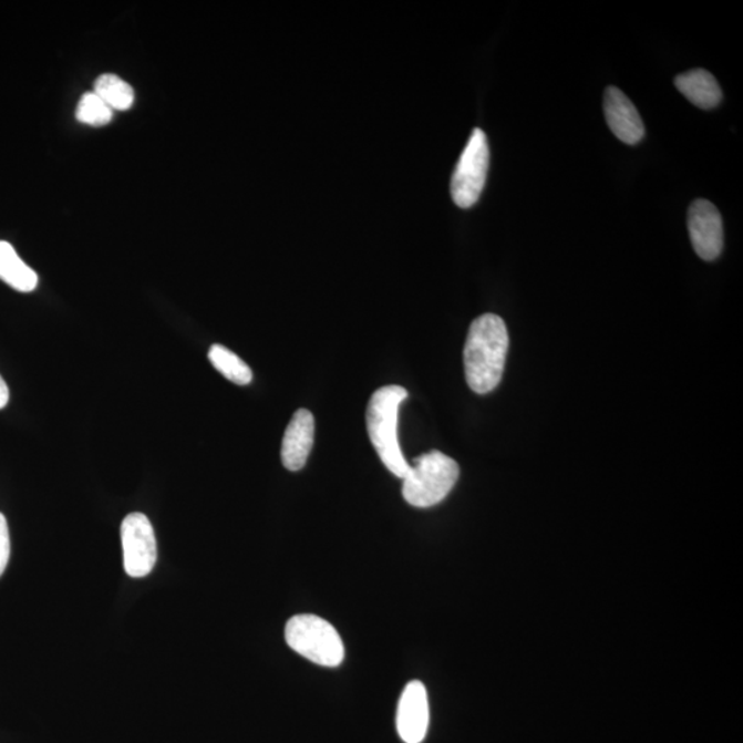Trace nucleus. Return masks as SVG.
<instances>
[{
	"mask_svg": "<svg viewBox=\"0 0 743 743\" xmlns=\"http://www.w3.org/2000/svg\"><path fill=\"white\" fill-rule=\"evenodd\" d=\"M461 475L458 464L445 453L431 451L413 461L402 485L405 502L417 508L436 506L450 495Z\"/></svg>",
	"mask_w": 743,
	"mask_h": 743,
	"instance_id": "obj_3",
	"label": "nucleus"
},
{
	"mask_svg": "<svg viewBox=\"0 0 743 743\" xmlns=\"http://www.w3.org/2000/svg\"><path fill=\"white\" fill-rule=\"evenodd\" d=\"M605 116L612 134L628 145H637L644 137V124L637 107L620 89L609 87L605 93Z\"/></svg>",
	"mask_w": 743,
	"mask_h": 743,
	"instance_id": "obj_9",
	"label": "nucleus"
},
{
	"mask_svg": "<svg viewBox=\"0 0 743 743\" xmlns=\"http://www.w3.org/2000/svg\"><path fill=\"white\" fill-rule=\"evenodd\" d=\"M314 416L308 410L295 412L283 434L281 462L289 471H299L308 462L314 444Z\"/></svg>",
	"mask_w": 743,
	"mask_h": 743,
	"instance_id": "obj_10",
	"label": "nucleus"
},
{
	"mask_svg": "<svg viewBox=\"0 0 743 743\" xmlns=\"http://www.w3.org/2000/svg\"><path fill=\"white\" fill-rule=\"evenodd\" d=\"M430 724V705L427 690L419 680H412L402 691L399 711H396V730L405 743H422Z\"/></svg>",
	"mask_w": 743,
	"mask_h": 743,
	"instance_id": "obj_8",
	"label": "nucleus"
},
{
	"mask_svg": "<svg viewBox=\"0 0 743 743\" xmlns=\"http://www.w3.org/2000/svg\"><path fill=\"white\" fill-rule=\"evenodd\" d=\"M112 117L113 111L100 95H96L94 92L82 95L76 110L79 122L89 124V126L100 127L110 123Z\"/></svg>",
	"mask_w": 743,
	"mask_h": 743,
	"instance_id": "obj_15",
	"label": "nucleus"
},
{
	"mask_svg": "<svg viewBox=\"0 0 743 743\" xmlns=\"http://www.w3.org/2000/svg\"><path fill=\"white\" fill-rule=\"evenodd\" d=\"M679 92L701 110H713L723 99L716 79L705 70H693L674 79Z\"/></svg>",
	"mask_w": 743,
	"mask_h": 743,
	"instance_id": "obj_11",
	"label": "nucleus"
},
{
	"mask_svg": "<svg viewBox=\"0 0 743 743\" xmlns=\"http://www.w3.org/2000/svg\"><path fill=\"white\" fill-rule=\"evenodd\" d=\"M94 93L100 95L112 111H127L134 104L133 87L113 73H104L96 78Z\"/></svg>",
	"mask_w": 743,
	"mask_h": 743,
	"instance_id": "obj_14",
	"label": "nucleus"
},
{
	"mask_svg": "<svg viewBox=\"0 0 743 743\" xmlns=\"http://www.w3.org/2000/svg\"><path fill=\"white\" fill-rule=\"evenodd\" d=\"M121 533L124 570L134 578L151 575L157 560V543L149 518L141 513L130 514L123 520Z\"/></svg>",
	"mask_w": 743,
	"mask_h": 743,
	"instance_id": "obj_6",
	"label": "nucleus"
},
{
	"mask_svg": "<svg viewBox=\"0 0 743 743\" xmlns=\"http://www.w3.org/2000/svg\"><path fill=\"white\" fill-rule=\"evenodd\" d=\"M407 391L401 385H385L374 391L367 410V429L380 461L399 478L404 479L411 464L402 455L399 442V411Z\"/></svg>",
	"mask_w": 743,
	"mask_h": 743,
	"instance_id": "obj_2",
	"label": "nucleus"
},
{
	"mask_svg": "<svg viewBox=\"0 0 743 743\" xmlns=\"http://www.w3.org/2000/svg\"><path fill=\"white\" fill-rule=\"evenodd\" d=\"M489 161L486 134L481 128H475L452 175L451 193L457 207L469 208L479 200L486 184Z\"/></svg>",
	"mask_w": 743,
	"mask_h": 743,
	"instance_id": "obj_5",
	"label": "nucleus"
},
{
	"mask_svg": "<svg viewBox=\"0 0 743 743\" xmlns=\"http://www.w3.org/2000/svg\"><path fill=\"white\" fill-rule=\"evenodd\" d=\"M10 559V533L6 516L0 513V577H2Z\"/></svg>",
	"mask_w": 743,
	"mask_h": 743,
	"instance_id": "obj_16",
	"label": "nucleus"
},
{
	"mask_svg": "<svg viewBox=\"0 0 743 743\" xmlns=\"http://www.w3.org/2000/svg\"><path fill=\"white\" fill-rule=\"evenodd\" d=\"M506 322L496 314H484L469 327L464 345L465 379L476 394H487L502 382L508 353Z\"/></svg>",
	"mask_w": 743,
	"mask_h": 743,
	"instance_id": "obj_1",
	"label": "nucleus"
},
{
	"mask_svg": "<svg viewBox=\"0 0 743 743\" xmlns=\"http://www.w3.org/2000/svg\"><path fill=\"white\" fill-rule=\"evenodd\" d=\"M0 280L20 292H32L38 287L35 270L20 258L8 241H0Z\"/></svg>",
	"mask_w": 743,
	"mask_h": 743,
	"instance_id": "obj_12",
	"label": "nucleus"
},
{
	"mask_svg": "<svg viewBox=\"0 0 743 743\" xmlns=\"http://www.w3.org/2000/svg\"><path fill=\"white\" fill-rule=\"evenodd\" d=\"M689 231L691 244L703 260L720 257L724 246L723 219L714 204L695 200L689 208Z\"/></svg>",
	"mask_w": 743,
	"mask_h": 743,
	"instance_id": "obj_7",
	"label": "nucleus"
},
{
	"mask_svg": "<svg viewBox=\"0 0 743 743\" xmlns=\"http://www.w3.org/2000/svg\"><path fill=\"white\" fill-rule=\"evenodd\" d=\"M208 360L215 370L223 373L230 382L247 385L252 382V371L240 357L223 344H213L208 351Z\"/></svg>",
	"mask_w": 743,
	"mask_h": 743,
	"instance_id": "obj_13",
	"label": "nucleus"
},
{
	"mask_svg": "<svg viewBox=\"0 0 743 743\" xmlns=\"http://www.w3.org/2000/svg\"><path fill=\"white\" fill-rule=\"evenodd\" d=\"M10 399V391L8 384H6L4 379L0 376V410L8 406Z\"/></svg>",
	"mask_w": 743,
	"mask_h": 743,
	"instance_id": "obj_17",
	"label": "nucleus"
},
{
	"mask_svg": "<svg viewBox=\"0 0 743 743\" xmlns=\"http://www.w3.org/2000/svg\"><path fill=\"white\" fill-rule=\"evenodd\" d=\"M286 640L289 648L317 665L337 668L344 660L342 638L332 623L319 616L292 617L287 622Z\"/></svg>",
	"mask_w": 743,
	"mask_h": 743,
	"instance_id": "obj_4",
	"label": "nucleus"
}]
</instances>
